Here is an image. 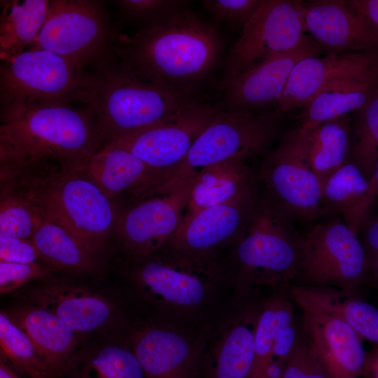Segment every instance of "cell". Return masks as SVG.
<instances>
[{
    "label": "cell",
    "instance_id": "cell-1",
    "mask_svg": "<svg viewBox=\"0 0 378 378\" xmlns=\"http://www.w3.org/2000/svg\"><path fill=\"white\" fill-rule=\"evenodd\" d=\"M1 179L82 170L105 144L91 106L1 103Z\"/></svg>",
    "mask_w": 378,
    "mask_h": 378
},
{
    "label": "cell",
    "instance_id": "cell-2",
    "mask_svg": "<svg viewBox=\"0 0 378 378\" xmlns=\"http://www.w3.org/2000/svg\"><path fill=\"white\" fill-rule=\"evenodd\" d=\"M137 296L153 318L193 328L208 326L231 304L235 295L225 258L204 260L166 248L128 260Z\"/></svg>",
    "mask_w": 378,
    "mask_h": 378
},
{
    "label": "cell",
    "instance_id": "cell-3",
    "mask_svg": "<svg viewBox=\"0 0 378 378\" xmlns=\"http://www.w3.org/2000/svg\"><path fill=\"white\" fill-rule=\"evenodd\" d=\"M222 48L216 27L188 9L120 37V64L178 93L192 94L216 64Z\"/></svg>",
    "mask_w": 378,
    "mask_h": 378
},
{
    "label": "cell",
    "instance_id": "cell-4",
    "mask_svg": "<svg viewBox=\"0 0 378 378\" xmlns=\"http://www.w3.org/2000/svg\"><path fill=\"white\" fill-rule=\"evenodd\" d=\"M1 192L17 195L97 254L117 223L112 201L81 170L12 177L1 181Z\"/></svg>",
    "mask_w": 378,
    "mask_h": 378
},
{
    "label": "cell",
    "instance_id": "cell-5",
    "mask_svg": "<svg viewBox=\"0 0 378 378\" xmlns=\"http://www.w3.org/2000/svg\"><path fill=\"white\" fill-rule=\"evenodd\" d=\"M260 191L244 233L225 258L239 297L250 295L253 286H289L299 261L302 233L297 222Z\"/></svg>",
    "mask_w": 378,
    "mask_h": 378
},
{
    "label": "cell",
    "instance_id": "cell-6",
    "mask_svg": "<svg viewBox=\"0 0 378 378\" xmlns=\"http://www.w3.org/2000/svg\"><path fill=\"white\" fill-rule=\"evenodd\" d=\"M196 101L119 64L97 77L90 106L106 144L155 125Z\"/></svg>",
    "mask_w": 378,
    "mask_h": 378
},
{
    "label": "cell",
    "instance_id": "cell-7",
    "mask_svg": "<svg viewBox=\"0 0 378 378\" xmlns=\"http://www.w3.org/2000/svg\"><path fill=\"white\" fill-rule=\"evenodd\" d=\"M307 226L291 284L354 293L367 276V256L358 234L334 214Z\"/></svg>",
    "mask_w": 378,
    "mask_h": 378
},
{
    "label": "cell",
    "instance_id": "cell-8",
    "mask_svg": "<svg viewBox=\"0 0 378 378\" xmlns=\"http://www.w3.org/2000/svg\"><path fill=\"white\" fill-rule=\"evenodd\" d=\"M1 65V103H59L91 106L97 77L46 50H27Z\"/></svg>",
    "mask_w": 378,
    "mask_h": 378
},
{
    "label": "cell",
    "instance_id": "cell-9",
    "mask_svg": "<svg viewBox=\"0 0 378 378\" xmlns=\"http://www.w3.org/2000/svg\"><path fill=\"white\" fill-rule=\"evenodd\" d=\"M309 132H286L264 155L257 178L262 194L295 222L306 225L326 215L321 183L309 158Z\"/></svg>",
    "mask_w": 378,
    "mask_h": 378
},
{
    "label": "cell",
    "instance_id": "cell-10",
    "mask_svg": "<svg viewBox=\"0 0 378 378\" xmlns=\"http://www.w3.org/2000/svg\"><path fill=\"white\" fill-rule=\"evenodd\" d=\"M285 115L277 111L234 113L220 108L162 185L188 179L202 169L232 158L251 160L263 155L279 134Z\"/></svg>",
    "mask_w": 378,
    "mask_h": 378
},
{
    "label": "cell",
    "instance_id": "cell-11",
    "mask_svg": "<svg viewBox=\"0 0 378 378\" xmlns=\"http://www.w3.org/2000/svg\"><path fill=\"white\" fill-rule=\"evenodd\" d=\"M302 4L299 0L262 1L229 52L219 85L221 90L252 66L302 41L307 31Z\"/></svg>",
    "mask_w": 378,
    "mask_h": 378
},
{
    "label": "cell",
    "instance_id": "cell-12",
    "mask_svg": "<svg viewBox=\"0 0 378 378\" xmlns=\"http://www.w3.org/2000/svg\"><path fill=\"white\" fill-rule=\"evenodd\" d=\"M212 323L193 328L152 318L125 335L145 378H199Z\"/></svg>",
    "mask_w": 378,
    "mask_h": 378
},
{
    "label": "cell",
    "instance_id": "cell-13",
    "mask_svg": "<svg viewBox=\"0 0 378 378\" xmlns=\"http://www.w3.org/2000/svg\"><path fill=\"white\" fill-rule=\"evenodd\" d=\"M194 176L151 189L118 215L117 233L128 260L153 254L180 226Z\"/></svg>",
    "mask_w": 378,
    "mask_h": 378
},
{
    "label": "cell",
    "instance_id": "cell-14",
    "mask_svg": "<svg viewBox=\"0 0 378 378\" xmlns=\"http://www.w3.org/2000/svg\"><path fill=\"white\" fill-rule=\"evenodd\" d=\"M260 192L258 182L234 199L182 220L164 248L199 260L225 259L244 233Z\"/></svg>",
    "mask_w": 378,
    "mask_h": 378
},
{
    "label": "cell",
    "instance_id": "cell-15",
    "mask_svg": "<svg viewBox=\"0 0 378 378\" xmlns=\"http://www.w3.org/2000/svg\"><path fill=\"white\" fill-rule=\"evenodd\" d=\"M220 110L219 105L196 101L155 125L107 143L127 149L167 177Z\"/></svg>",
    "mask_w": 378,
    "mask_h": 378
},
{
    "label": "cell",
    "instance_id": "cell-16",
    "mask_svg": "<svg viewBox=\"0 0 378 378\" xmlns=\"http://www.w3.org/2000/svg\"><path fill=\"white\" fill-rule=\"evenodd\" d=\"M106 22L97 2L50 1L45 22L28 50H46L82 66L104 48Z\"/></svg>",
    "mask_w": 378,
    "mask_h": 378
},
{
    "label": "cell",
    "instance_id": "cell-17",
    "mask_svg": "<svg viewBox=\"0 0 378 378\" xmlns=\"http://www.w3.org/2000/svg\"><path fill=\"white\" fill-rule=\"evenodd\" d=\"M258 303L236 298L211 324L199 378H250Z\"/></svg>",
    "mask_w": 378,
    "mask_h": 378
},
{
    "label": "cell",
    "instance_id": "cell-18",
    "mask_svg": "<svg viewBox=\"0 0 378 378\" xmlns=\"http://www.w3.org/2000/svg\"><path fill=\"white\" fill-rule=\"evenodd\" d=\"M378 86V49L351 52L348 61L302 108L298 126L310 132L361 107Z\"/></svg>",
    "mask_w": 378,
    "mask_h": 378
},
{
    "label": "cell",
    "instance_id": "cell-19",
    "mask_svg": "<svg viewBox=\"0 0 378 378\" xmlns=\"http://www.w3.org/2000/svg\"><path fill=\"white\" fill-rule=\"evenodd\" d=\"M322 49L312 37L306 36L295 48L252 66L222 90L221 108L234 113L276 111L295 65L302 59L318 57Z\"/></svg>",
    "mask_w": 378,
    "mask_h": 378
},
{
    "label": "cell",
    "instance_id": "cell-20",
    "mask_svg": "<svg viewBox=\"0 0 378 378\" xmlns=\"http://www.w3.org/2000/svg\"><path fill=\"white\" fill-rule=\"evenodd\" d=\"M22 293L27 303L54 314L79 335L120 324L116 305L84 284L48 276L32 282Z\"/></svg>",
    "mask_w": 378,
    "mask_h": 378
},
{
    "label": "cell",
    "instance_id": "cell-21",
    "mask_svg": "<svg viewBox=\"0 0 378 378\" xmlns=\"http://www.w3.org/2000/svg\"><path fill=\"white\" fill-rule=\"evenodd\" d=\"M303 312L304 337L330 378H359L365 352L361 338L338 315L308 301L293 298Z\"/></svg>",
    "mask_w": 378,
    "mask_h": 378
},
{
    "label": "cell",
    "instance_id": "cell-22",
    "mask_svg": "<svg viewBox=\"0 0 378 378\" xmlns=\"http://www.w3.org/2000/svg\"><path fill=\"white\" fill-rule=\"evenodd\" d=\"M302 9L307 31L329 54L378 49V31L346 0L303 1Z\"/></svg>",
    "mask_w": 378,
    "mask_h": 378
},
{
    "label": "cell",
    "instance_id": "cell-23",
    "mask_svg": "<svg viewBox=\"0 0 378 378\" xmlns=\"http://www.w3.org/2000/svg\"><path fill=\"white\" fill-rule=\"evenodd\" d=\"M81 171L111 201L122 193L134 200L160 185L167 174L113 143H106Z\"/></svg>",
    "mask_w": 378,
    "mask_h": 378
},
{
    "label": "cell",
    "instance_id": "cell-24",
    "mask_svg": "<svg viewBox=\"0 0 378 378\" xmlns=\"http://www.w3.org/2000/svg\"><path fill=\"white\" fill-rule=\"evenodd\" d=\"M29 338L52 378H59L80 337L50 312L27 303L6 312Z\"/></svg>",
    "mask_w": 378,
    "mask_h": 378
},
{
    "label": "cell",
    "instance_id": "cell-25",
    "mask_svg": "<svg viewBox=\"0 0 378 378\" xmlns=\"http://www.w3.org/2000/svg\"><path fill=\"white\" fill-rule=\"evenodd\" d=\"M249 160L243 157L232 158L195 174L183 220L227 202L255 186L257 171L249 165Z\"/></svg>",
    "mask_w": 378,
    "mask_h": 378
},
{
    "label": "cell",
    "instance_id": "cell-26",
    "mask_svg": "<svg viewBox=\"0 0 378 378\" xmlns=\"http://www.w3.org/2000/svg\"><path fill=\"white\" fill-rule=\"evenodd\" d=\"M321 191L326 215L338 216L358 234L377 199L370 180L349 162L321 184Z\"/></svg>",
    "mask_w": 378,
    "mask_h": 378
},
{
    "label": "cell",
    "instance_id": "cell-27",
    "mask_svg": "<svg viewBox=\"0 0 378 378\" xmlns=\"http://www.w3.org/2000/svg\"><path fill=\"white\" fill-rule=\"evenodd\" d=\"M59 378H145L126 335L120 342L80 347Z\"/></svg>",
    "mask_w": 378,
    "mask_h": 378
},
{
    "label": "cell",
    "instance_id": "cell-28",
    "mask_svg": "<svg viewBox=\"0 0 378 378\" xmlns=\"http://www.w3.org/2000/svg\"><path fill=\"white\" fill-rule=\"evenodd\" d=\"M31 241L45 265L53 271L92 272L99 265L97 254L58 225L38 216Z\"/></svg>",
    "mask_w": 378,
    "mask_h": 378
},
{
    "label": "cell",
    "instance_id": "cell-29",
    "mask_svg": "<svg viewBox=\"0 0 378 378\" xmlns=\"http://www.w3.org/2000/svg\"><path fill=\"white\" fill-rule=\"evenodd\" d=\"M292 298H299L340 316L362 339L378 345V309L371 304L332 288L290 286Z\"/></svg>",
    "mask_w": 378,
    "mask_h": 378
},
{
    "label": "cell",
    "instance_id": "cell-30",
    "mask_svg": "<svg viewBox=\"0 0 378 378\" xmlns=\"http://www.w3.org/2000/svg\"><path fill=\"white\" fill-rule=\"evenodd\" d=\"M50 1H7L0 20V53L4 61L30 47L36 40L47 17Z\"/></svg>",
    "mask_w": 378,
    "mask_h": 378
},
{
    "label": "cell",
    "instance_id": "cell-31",
    "mask_svg": "<svg viewBox=\"0 0 378 378\" xmlns=\"http://www.w3.org/2000/svg\"><path fill=\"white\" fill-rule=\"evenodd\" d=\"M349 115L329 120L309 132V162L321 184L350 162L351 132Z\"/></svg>",
    "mask_w": 378,
    "mask_h": 378
},
{
    "label": "cell",
    "instance_id": "cell-32",
    "mask_svg": "<svg viewBox=\"0 0 378 378\" xmlns=\"http://www.w3.org/2000/svg\"><path fill=\"white\" fill-rule=\"evenodd\" d=\"M350 115V162L370 180L378 162V86L368 100Z\"/></svg>",
    "mask_w": 378,
    "mask_h": 378
},
{
    "label": "cell",
    "instance_id": "cell-33",
    "mask_svg": "<svg viewBox=\"0 0 378 378\" xmlns=\"http://www.w3.org/2000/svg\"><path fill=\"white\" fill-rule=\"evenodd\" d=\"M1 358L27 378H52L28 336L4 311L0 313Z\"/></svg>",
    "mask_w": 378,
    "mask_h": 378
},
{
    "label": "cell",
    "instance_id": "cell-34",
    "mask_svg": "<svg viewBox=\"0 0 378 378\" xmlns=\"http://www.w3.org/2000/svg\"><path fill=\"white\" fill-rule=\"evenodd\" d=\"M274 295L258 303L254 342V356L250 378H263L274 360Z\"/></svg>",
    "mask_w": 378,
    "mask_h": 378
},
{
    "label": "cell",
    "instance_id": "cell-35",
    "mask_svg": "<svg viewBox=\"0 0 378 378\" xmlns=\"http://www.w3.org/2000/svg\"><path fill=\"white\" fill-rule=\"evenodd\" d=\"M35 218V214L21 197L10 192H1L0 236L31 240Z\"/></svg>",
    "mask_w": 378,
    "mask_h": 378
},
{
    "label": "cell",
    "instance_id": "cell-36",
    "mask_svg": "<svg viewBox=\"0 0 378 378\" xmlns=\"http://www.w3.org/2000/svg\"><path fill=\"white\" fill-rule=\"evenodd\" d=\"M282 378H330L328 370L301 335L286 361Z\"/></svg>",
    "mask_w": 378,
    "mask_h": 378
},
{
    "label": "cell",
    "instance_id": "cell-37",
    "mask_svg": "<svg viewBox=\"0 0 378 378\" xmlns=\"http://www.w3.org/2000/svg\"><path fill=\"white\" fill-rule=\"evenodd\" d=\"M52 272L43 263L0 261V293H8L26 284L47 278Z\"/></svg>",
    "mask_w": 378,
    "mask_h": 378
},
{
    "label": "cell",
    "instance_id": "cell-38",
    "mask_svg": "<svg viewBox=\"0 0 378 378\" xmlns=\"http://www.w3.org/2000/svg\"><path fill=\"white\" fill-rule=\"evenodd\" d=\"M119 4L130 16L149 20L148 24L188 9V1L176 0H126L119 1Z\"/></svg>",
    "mask_w": 378,
    "mask_h": 378
},
{
    "label": "cell",
    "instance_id": "cell-39",
    "mask_svg": "<svg viewBox=\"0 0 378 378\" xmlns=\"http://www.w3.org/2000/svg\"><path fill=\"white\" fill-rule=\"evenodd\" d=\"M262 0H205L204 8L216 20L241 27L256 11Z\"/></svg>",
    "mask_w": 378,
    "mask_h": 378
},
{
    "label": "cell",
    "instance_id": "cell-40",
    "mask_svg": "<svg viewBox=\"0 0 378 378\" xmlns=\"http://www.w3.org/2000/svg\"><path fill=\"white\" fill-rule=\"evenodd\" d=\"M0 261L44 264L31 239L6 236H0Z\"/></svg>",
    "mask_w": 378,
    "mask_h": 378
},
{
    "label": "cell",
    "instance_id": "cell-41",
    "mask_svg": "<svg viewBox=\"0 0 378 378\" xmlns=\"http://www.w3.org/2000/svg\"><path fill=\"white\" fill-rule=\"evenodd\" d=\"M359 234L367 258L378 253V210L375 214L368 212Z\"/></svg>",
    "mask_w": 378,
    "mask_h": 378
},
{
    "label": "cell",
    "instance_id": "cell-42",
    "mask_svg": "<svg viewBox=\"0 0 378 378\" xmlns=\"http://www.w3.org/2000/svg\"><path fill=\"white\" fill-rule=\"evenodd\" d=\"M351 10L378 31V0H347Z\"/></svg>",
    "mask_w": 378,
    "mask_h": 378
},
{
    "label": "cell",
    "instance_id": "cell-43",
    "mask_svg": "<svg viewBox=\"0 0 378 378\" xmlns=\"http://www.w3.org/2000/svg\"><path fill=\"white\" fill-rule=\"evenodd\" d=\"M363 376L365 378H378V347L365 352Z\"/></svg>",
    "mask_w": 378,
    "mask_h": 378
},
{
    "label": "cell",
    "instance_id": "cell-44",
    "mask_svg": "<svg viewBox=\"0 0 378 378\" xmlns=\"http://www.w3.org/2000/svg\"><path fill=\"white\" fill-rule=\"evenodd\" d=\"M0 378H27L0 359Z\"/></svg>",
    "mask_w": 378,
    "mask_h": 378
},
{
    "label": "cell",
    "instance_id": "cell-45",
    "mask_svg": "<svg viewBox=\"0 0 378 378\" xmlns=\"http://www.w3.org/2000/svg\"><path fill=\"white\" fill-rule=\"evenodd\" d=\"M367 274L371 273L372 276L378 281V253L367 258Z\"/></svg>",
    "mask_w": 378,
    "mask_h": 378
},
{
    "label": "cell",
    "instance_id": "cell-46",
    "mask_svg": "<svg viewBox=\"0 0 378 378\" xmlns=\"http://www.w3.org/2000/svg\"><path fill=\"white\" fill-rule=\"evenodd\" d=\"M370 181L374 190L377 197H378V162L375 167L374 172L372 177L370 179Z\"/></svg>",
    "mask_w": 378,
    "mask_h": 378
}]
</instances>
